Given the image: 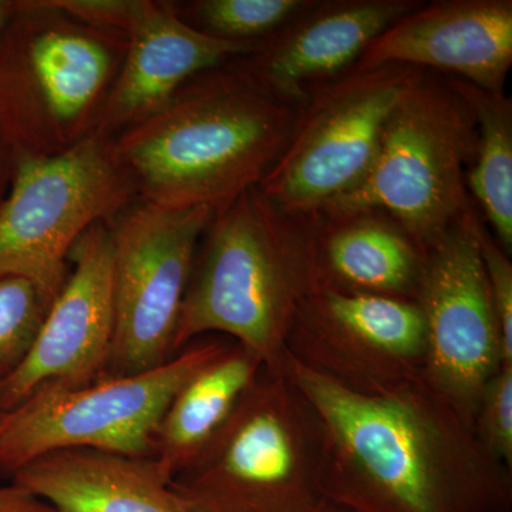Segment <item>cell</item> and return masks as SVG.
Instances as JSON below:
<instances>
[{
	"instance_id": "obj_1",
	"label": "cell",
	"mask_w": 512,
	"mask_h": 512,
	"mask_svg": "<svg viewBox=\"0 0 512 512\" xmlns=\"http://www.w3.org/2000/svg\"><path fill=\"white\" fill-rule=\"evenodd\" d=\"M284 372L319 420L323 503L343 512H511L512 468L423 380L363 394L288 356Z\"/></svg>"
},
{
	"instance_id": "obj_2",
	"label": "cell",
	"mask_w": 512,
	"mask_h": 512,
	"mask_svg": "<svg viewBox=\"0 0 512 512\" xmlns=\"http://www.w3.org/2000/svg\"><path fill=\"white\" fill-rule=\"evenodd\" d=\"M301 110L228 63L192 77L163 109L113 137L114 156L140 200L215 212L259 187Z\"/></svg>"
},
{
	"instance_id": "obj_3",
	"label": "cell",
	"mask_w": 512,
	"mask_h": 512,
	"mask_svg": "<svg viewBox=\"0 0 512 512\" xmlns=\"http://www.w3.org/2000/svg\"><path fill=\"white\" fill-rule=\"evenodd\" d=\"M319 224V214L282 211L259 187L215 211L192 265L174 356L222 335L254 352L266 372L284 373L292 320L318 285Z\"/></svg>"
},
{
	"instance_id": "obj_4",
	"label": "cell",
	"mask_w": 512,
	"mask_h": 512,
	"mask_svg": "<svg viewBox=\"0 0 512 512\" xmlns=\"http://www.w3.org/2000/svg\"><path fill=\"white\" fill-rule=\"evenodd\" d=\"M127 42L53 0H16L0 30V128L16 156H56L94 134Z\"/></svg>"
},
{
	"instance_id": "obj_5",
	"label": "cell",
	"mask_w": 512,
	"mask_h": 512,
	"mask_svg": "<svg viewBox=\"0 0 512 512\" xmlns=\"http://www.w3.org/2000/svg\"><path fill=\"white\" fill-rule=\"evenodd\" d=\"M322 431L286 373L264 370L210 446L170 487L187 512H312Z\"/></svg>"
},
{
	"instance_id": "obj_6",
	"label": "cell",
	"mask_w": 512,
	"mask_h": 512,
	"mask_svg": "<svg viewBox=\"0 0 512 512\" xmlns=\"http://www.w3.org/2000/svg\"><path fill=\"white\" fill-rule=\"evenodd\" d=\"M476 146L467 101L446 76L421 70L390 114L362 183L319 214L382 211L426 252L473 202L467 173Z\"/></svg>"
},
{
	"instance_id": "obj_7",
	"label": "cell",
	"mask_w": 512,
	"mask_h": 512,
	"mask_svg": "<svg viewBox=\"0 0 512 512\" xmlns=\"http://www.w3.org/2000/svg\"><path fill=\"white\" fill-rule=\"evenodd\" d=\"M136 198L113 138L103 134L56 156H16L0 207V276L26 279L50 308L66 284L77 239Z\"/></svg>"
},
{
	"instance_id": "obj_8",
	"label": "cell",
	"mask_w": 512,
	"mask_h": 512,
	"mask_svg": "<svg viewBox=\"0 0 512 512\" xmlns=\"http://www.w3.org/2000/svg\"><path fill=\"white\" fill-rule=\"evenodd\" d=\"M228 343L204 336L146 372L82 389L40 387L9 412L0 433V478L10 481L30 461L62 448L153 457L158 424L175 394Z\"/></svg>"
},
{
	"instance_id": "obj_9",
	"label": "cell",
	"mask_w": 512,
	"mask_h": 512,
	"mask_svg": "<svg viewBox=\"0 0 512 512\" xmlns=\"http://www.w3.org/2000/svg\"><path fill=\"white\" fill-rule=\"evenodd\" d=\"M421 69L386 64L325 84L302 107L291 140L259 190L292 214H319L355 190L375 161L394 107Z\"/></svg>"
},
{
	"instance_id": "obj_10",
	"label": "cell",
	"mask_w": 512,
	"mask_h": 512,
	"mask_svg": "<svg viewBox=\"0 0 512 512\" xmlns=\"http://www.w3.org/2000/svg\"><path fill=\"white\" fill-rule=\"evenodd\" d=\"M214 211L131 201L107 225L113 242L114 336L106 377L173 359L192 265Z\"/></svg>"
},
{
	"instance_id": "obj_11",
	"label": "cell",
	"mask_w": 512,
	"mask_h": 512,
	"mask_svg": "<svg viewBox=\"0 0 512 512\" xmlns=\"http://www.w3.org/2000/svg\"><path fill=\"white\" fill-rule=\"evenodd\" d=\"M476 215L471 202L426 249L416 295L426 326L421 380L471 426L485 384L505 365Z\"/></svg>"
},
{
	"instance_id": "obj_12",
	"label": "cell",
	"mask_w": 512,
	"mask_h": 512,
	"mask_svg": "<svg viewBox=\"0 0 512 512\" xmlns=\"http://www.w3.org/2000/svg\"><path fill=\"white\" fill-rule=\"evenodd\" d=\"M285 353L353 392H392L423 377V312L413 299L318 284L292 320Z\"/></svg>"
},
{
	"instance_id": "obj_13",
	"label": "cell",
	"mask_w": 512,
	"mask_h": 512,
	"mask_svg": "<svg viewBox=\"0 0 512 512\" xmlns=\"http://www.w3.org/2000/svg\"><path fill=\"white\" fill-rule=\"evenodd\" d=\"M70 272L35 343L5 386L0 412L18 409L40 387L82 389L104 379L114 336L113 242L107 222L77 239Z\"/></svg>"
},
{
	"instance_id": "obj_14",
	"label": "cell",
	"mask_w": 512,
	"mask_h": 512,
	"mask_svg": "<svg viewBox=\"0 0 512 512\" xmlns=\"http://www.w3.org/2000/svg\"><path fill=\"white\" fill-rule=\"evenodd\" d=\"M421 3L315 2L254 52L231 63L265 92L303 107L313 92L352 72L370 43Z\"/></svg>"
},
{
	"instance_id": "obj_15",
	"label": "cell",
	"mask_w": 512,
	"mask_h": 512,
	"mask_svg": "<svg viewBox=\"0 0 512 512\" xmlns=\"http://www.w3.org/2000/svg\"><path fill=\"white\" fill-rule=\"evenodd\" d=\"M402 64L505 92L512 66L511 0H437L394 22L352 72Z\"/></svg>"
},
{
	"instance_id": "obj_16",
	"label": "cell",
	"mask_w": 512,
	"mask_h": 512,
	"mask_svg": "<svg viewBox=\"0 0 512 512\" xmlns=\"http://www.w3.org/2000/svg\"><path fill=\"white\" fill-rule=\"evenodd\" d=\"M127 50L94 133L116 137L163 109L192 77L254 52L188 25L171 2L138 0Z\"/></svg>"
},
{
	"instance_id": "obj_17",
	"label": "cell",
	"mask_w": 512,
	"mask_h": 512,
	"mask_svg": "<svg viewBox=\"0 0 512 512\" xmlns=\"http://www.w3.org/2000/svg\"><path fill=\"white\" fill-rule=\"evenodd\" d=\"M60 512H187L153 457L62 448L13 476Z\"/></svg>"
},
{
	"instance_id": "obj_18",
	"label": "cell",
	"mask_w": 512,
	"mask_h": 512,
	"mask_svg": "<svg viewBox=\"0 0 512 512\" xmlns=\"http://www.w3.org/2000/svg\"><path fill=\"white\" fill-rule=\"evenodd\" d=\"M319 215L318 284L416 301L426 252L402 225L382 211Z\"/></svg>"
},
{
	"instance_id": "obj_19",
	"label": "cell",
	"mask_w": 512,
	"mask_h": 512,
	"mask_svg": "<svg viewBox=\"0 0 512 512\" xmlns=\"http://www.w3.org/2000/svg\"><path fill=\"white\" fill-rule=\"evenodd\" d=\"M265 367L239 343L201 367L175 394L154 439V456L165 476L173 478L210 446Z\"/></svg>"
},
{
	"instance_id": "obj_20",
	"label": "cell",
	"mask_w": 512,
	"mask_h": 512,
	"mask_svg": "<svg viewBox=\"0 0 512 512\" xmlns=\"http://www.w3.org/2000/svg\"><path fill=\"white\" fill-rule=\"evenodd\" d=\"M450 86L473 110L477 146L467 173V190L501 248L512 249V101L505 92L446 76Z\"/></svg>"
},
{
	"instance_id": "obj_21",
	"label": "cell",
	"mask_w": 512,
	"mask_h": 512,
	"mask_svg": "<svg viewBox=\"0 0 512 512\" xmlns=\"http://www.w3.org/2000/svg\"><path fill=\"white\" fill-rule=\"evenodd\" d=\"M316 0H195L177 5L181 18L225 42L259 45L315 5Z\"/></svg>"
},
{
	"instance_id": "obj_22",
	"label": "cell",
	"mask_w": 512,
	"mask_h": 512,
	"mask_svg": "<svg viewBox=\"0 0 512 512\" xmlns=\"http://www.w3.org/2000/svg\"><path fill=\"white\" fill-rule=\"evenodd\" d=\"M49 305L36 286L16 276H0V389L29 355Z\"/></svg>"
},
{
	"instance_id": "obj_23",
	"label": "cell",
	"mask_w": 512,
	"mask_h": 512,
	"mask_svg": "<svg viewBox=\"0 0 512 512\" xmlns=\"http://www.w3.org/2000/svg\"><path fill=\"white\" fill-rule=\"evenodd\" d=\"M481 446L512 468V365H503L485 384L473 423Z\"/></svg>"
},
{
	"instance_id": "obj_24",
	"label": "cell",
	"mask_w": 512,
	"mask_h": 512,
	"mask_svg": "<svg viewBox=\"0 0 512 512\" xmlns=\"http://www.w3.org/2000/svg\"><path fill=\"white\" fill-rule=\"evenodd\" d=\"M476 234L483 258L491 301H493L505 365H512V264L510 255L501 248L487 224L476 215Z\"/></svg>"
},
{
	"instance_id": "obj_25",
	"label": "cell",
	"mask_w": 512,
	"mask_h": 512,
	"mask_svg": "<svg viewBox=\"0 0 512 512\" xmlns=\"http://www.w3.org/2000/svg\"><path fill=\"white\" fill-rule=\"evenodd\" d=\"M64 12L97 28L126 33L138 0H53Z\"/></svg>"
},
{
	"instance_id": "obj_26",
	"label": "cell",
	"mask_w": 512,
	"mask_h": 512,
	"mask_svg": "<svg viewBox=\"0 0 512 512\" xmlns=\"http://www.w3.org/2000/svg\"><path fill=\"white\" fill-rule=\"evenodd\" d=\"M0 512H60L22 485H0Z\"/></svg>"
},
{
	"instance_id": "obj_27",
	"label": "cell",
	"mask_w": 512,
	"mask_h": 512,
	"mask_svg": "<svg viewBox=\"0 0 512 512\" xmlns=\"http://www.w3.org/2000/svg\"><path fill=\"white\" fill-rule=\"evenodd\" d=\"M16 167V151L0 128V207L8 197Z\"/></svg>"
},
{
	"instance_id": "obj_28",
	"label": "cell",
	"mask_w": 512,
	"mask_h": 512,
	"mask_svg": "<svg viewBox=\"0 0 512 512\" xmlns=\"http://www.w3.org/2000/svg\"><path fill=\"white\" fill-rule=\"evenodd\" d=\"M16 0H0V30L5 26L6 20L15 9Z\"/></svg>"
},
{
	"instance_id": "obj_29",
	"label": "cell",
	"mask_w": 512,
	"mask_h": 512,
	"mask_svg": "<svg viewBox=\"0 0 512 512\" xmlns=\"http://www.w3.org/2000/svg\"><path fill=\"white\" fill-rule=\"evenodd\" d=\"M312 512H343L338 510V508L332 507V505L322 503L318 508H315Z\"/></svg>"
},
{
	"instance_id": "obj_30",
	"label": "cell",
	"mask_w": 512,
	"mask_h": 512,
	"mask_svg": "<svg viewBox=\"0 0 512 512\" xmlns=\"http://www.w3.org/2000/svg\"><path fill=\"white\" fill-rule=\"evenodd\" d=\"M9 421V413L0 412V433L5 429Z\"/></svg>"
}]
</instances>
